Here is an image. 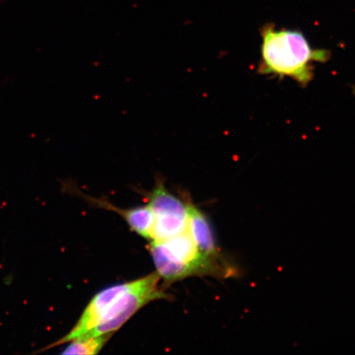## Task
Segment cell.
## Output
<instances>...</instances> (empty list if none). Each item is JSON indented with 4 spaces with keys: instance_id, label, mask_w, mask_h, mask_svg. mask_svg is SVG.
<instances>
[{
    "instance_id": "3957f363",
    "label": "cell",
    "mask_w": 355,
    "mask_h": 355,
    "mask_svg": "<svg viewBox=\"0 0 355 355\" xmlns=\"http://www.w3.org/2000/svg\"><path fill=\"white\" fill-rule=\"evenodd\" d=\"M150 252L157 272L168 283L196 275H220L223 272V268L199 252L188 230L165 241H153Z\"/></svg>"
},
{
    "instance_id": "8992f818",
    "label": "cell",
    "mask_w": 355,
    "mask_h": 355,
    "mask_svg": "<svg viewBox=\"0 0 355 355\" xmlns=\"http://www.w3.org/2000/svg\"><path fill=\"white\" fill-rule=\"evenodd\" d=\"M90 199L91 201L99 204L101 207L116 211L118 214L125 219L132 232H136L145 239H150L152 238L154 216L148 205L123 210L111 205L110 202L104 201V200L102 201V200L92 198H90Z\"/></svg>"
},
{
    "instance_id": "277c9868",
    "label": "cell",
    "mask_w": 355,
    "mask_h": 355,
    "mask_svg": "<svg viewBox=\"0 0 355 355\" xmlns=\"http://www.w3.org/2000/svg\"><path fill=\"white\" fill-rule=\"evenodd\" d=\"M148 206L154 216L152 239L165 241L188 230L187 202L171 193L163 178L155 179V185L148 197Z\"/></svg>"
},
{
    "instance_id": "5b68a950",
    "label": "cell",
    "mask_w": 355,
    "mask_h": 355,
    "mask_svg": "<svg viewBox=\"0 0 355 355\" xmlns=\"http://www.w3.org/2000/svg\"><path fill=\"white\" fill-rule=\"evenodd\" d=\"M187 206L188 230L196 243L199 252L212 263L220 266L218 263L219 252L217 251L214 235H213L209 222L189 199L187 201Z\"/></svg>"
},
{
    "instance_id": "52a82bcc",
    "label": "cell",
    "mask_w": 355,
    "mask_h": 355,
    "mask_svg": "<svg viewBox=\"0 0 355 355\" xmlns=\"http://www.w3.org/2000/svg\"><path fill=\"white\" fill-rule=\"evenodd\" d=\"M112 335L81 337L69 341L63 354L94 355L99 354Z\"/></svg>"
},
{
    "instance_id": "6da1fadb",
    "label": "cell",
    "mask_w": 355,
    "mask_h": 355,
    "mask_svg": "<svg viewBox=\"0 0 355 355\" xmlns=\"http://www.w3.org/2000/svg\"><path fill=\"white\" fill-rule=\"evenodd\" d=\"M161 277L153 272L136 281L105 288L90 301L79 320L55 345L81 337L113 335L139 310L150 302L166 299L159 287Z\"/></svg>"
},
{
    "instance_id": "7a4b0ae2",
    "label": "cell",
    "mask_w": 355,
    "mask_h": 355,
    "mask_svg": "<svg viewBox=\"0 0 355 355\" xmlns=\"http://www.w3.org/2000/svg\"><path fill=\"white\" fill-rule=\"evenodd\" d=\"M261 60L257 73L263 76L291 78L306 87L314 78L315 63L324 64L331 53L314 49L297 30L277 29L268 24L261 29Z\"/></svg>"
}]
</instances>
